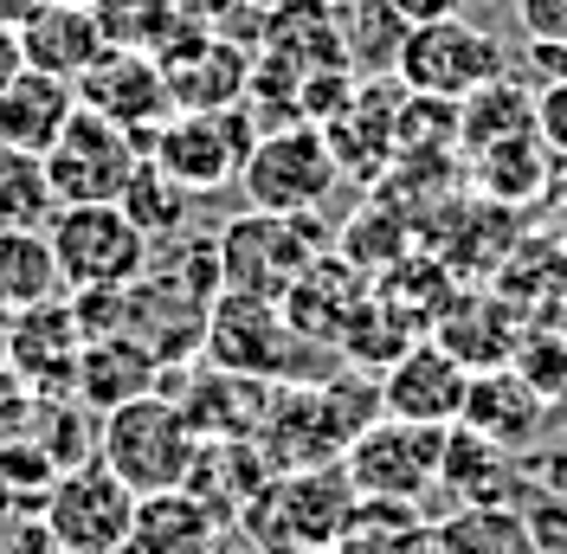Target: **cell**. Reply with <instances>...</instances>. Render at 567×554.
Returning a JSON list of instances; mask_svg holds the SVG:
<instances>
[{"label":"cell","mask_w":567,"mask_h":554,"mask_svg":"<svg viewBox=\"0 0 567 554\" xmlns=\"http://www.w3.org/2000/svg\"><path fill=\"white\" fill-rule=\"evenodd\" d=\"M354 510V484L336 464H303V471H271L258 496L239 510V535L258 554H290V548H336V529Z\"/></svg>","instance_id":"1"},{"label":"cell","mask_w":567,"mask_h":554,"mask_svg":"<svg viewBox=\"0 0 567 554\" xmlns=\"http://www.w3.org/2000/svg\"><path fill=\"white\" fill-rule=\"evenodd\" d=\"M233 187L246 194L251 213L310 219L342 187V162H336V148H329V136L317 123H278V130H258Z\"/></svg>","instance_id":"2"},{"label":"cell","mask_w":567,"mask_h":554,"mask_svg":"<svg viewBox=\"0 0 567 554\" xmlns=\"http://www.w3.org/2000/svg\"><path fill=\"white\" fill-rule=\"evenodd\" d=\"M194 425L168 393H142L130 407L97 419V458L136 496H162V490H181L187 464H194Z\"/></svg>","instance_id":"3"},{"label":"cell","mask_w":567,"mask_h":554,"mask_svg":"<svg viewBox=\"0 0 567 554\" xmlns=\"http://www.w3.org/2000/svg\"><path fill=\"white\" fill-rule=\"evenodd\" d=\"M393 71H400V84L413 91V98H445V104H464L471 91H484L491 78L509 71L503 59V45H496L491 27H477V20H425V27H406L400 39V52H393Z\"/></svg>","instance_id":"4"},{"label":"cell","mask_w":567,"mask_h":554,"mask_svg":"<svg viewBox=\"0 0 567 554\" xmlns=\"http://www.w3.org/2000/svg\"><path fill=\"white\" fill-rule=\"evenodd\" d=\"M45 239H52V258H59V277L65 290H130L155 245L130 226V213L104 201V207H59L45 219Z\"/></svg>","instance_id":"5"},{"label":"cell","mask_w":567,"mask_h":554,"mask_svg":"<svg viewBox=\"0 0 567 554\" xmlns=\"http://www.w3.org/2000/svg\"><path fill=\"white\" fill-rule=\"evenodd\" d=\"M142 155L148 148L130 130H116L110 116L78 104L39 162H45V181H52V201L59 207H104V201H116L130 187V174H136Z\"/></svg>","instance_id":"6"},{"label":"cell","mask_w":567,"mask_h":554,"mask_svg":"<svg viewBox=\"0 0 567 554\" xmlns=\"http://www.w3.org/2000/svg\"><path fill=\"white\" fill-rule=\"evenodd\" d=\"M251 142H258V123H251L239 104L175 110V116L148 136V162H155L162 174H175L187 194H219V187L239 181Z\"/></svg>","instance_id":"7"},{"label":"cell","mask_w":567,"mask_h":554,"mask_svg":"<svg viewBox=\"0 0 567 554\" xmlns=\"http://www.w3.org/2000/svg\"><path fill=\"white\" fill-rule=\"evenodd\" d=\"M219 290L233 297H258V304H284V290L303 277L317 258V239L303 219H278V213H239L219 226Z\"/></svg>","instance_id":"8"},{"label":"cell","mask_w":567,"mask_h":554,"mask_svg":"<svg viewBox=\"0 0 567 554\" xmlns=\"http://www.w3.org/2000/svg\"><path fill=\"white\" fill-rule=\"evenodd\" d=\"M136 503L142 496L110 471L104 458H84V464H71V471L52 478L39 516L52 522V535H59L65 554H123L130 548Z\"/></svg>","instance_id":"9"},{"label":"cell","mask_w":567,"mask_h":554,"mask_svg":"<svg viewBox=\"0 0 567 554\" xmlns=\"http://www.w3.org/2000/svg\"><path fill=\"white\" fill-rule=\"evenodd\" d=\"M445 432L452 425H413V419H368L342 451L354 496H393V503H420L425 490H439L445 464Z\"/></svg>","instance_id":"10"},{"label":"cell","mask_w":567,"mask_h":554,"mask_svg":"<svg viewBox=\"0 0 567 554\" xmlns=\"http://www.w3.org/2000/svg\"><path fill=\"white\" fill-rule=\"evenodd\" d=\"M78 104L110 116L116 130H130L142 148H148V136L175 116L168 78L155 65V52H142V45H104L91 65L78 71Z\"/></svg>","instance_id":"11"},{"label":"cell","mask_w":567,"mask_h":554,"mask_svg":"<svg viewBox=\"0 0 567 554\" xmlns=\"http://www.w3.org/2000/svg\"><path fill=\"white\" fill-rule=\"evenodd\" d=\"M207 355L226 375H284V361L303 348V336L290 329V316L278 304H258V297H233L219 290L207 310Z\"/></svg>","instance_id":"12"},{"label":"cell","mask_w":567,"mask_h":554,"mask_svg":"<svg viewBox=\"0 0 567 554\" xmlns=\"http://www.w3.org/2000/svg\"><path fill=\"white\" fill-rule=\"evenodd\" d=\"M78 355H84V329L71 316V297H45L33 310H13V336H7V375L45 393V400H65L71 375H78Z\"/></svg>","instance_id":"13"},{"label":"cell","mask_w":567,"mask_h":554,"mask_svg":"<svg viewBox=\"0 0 567 554\" xmlns=\"http://www.w3.org/2000/svg\"><path fill=\"white\" fill-rule=\"evenodd\" d=\"M464 393H471V368L445 342H406L388 361L381 381V407L388 419H413V425H458Z\"/></svg>","instance_id":"14"},{"label":"cell","mask_w":567,"mask_h":554,"mask_svg":"<svg viewBox=\"0 0 567 554\" xmlns=\"http://www.w3.org/2000/svg\"><path fill=\"white\" fill-rule=\"evenodd\" d=\"M162 355L142 342L136 329H116V336H91L84 355H78V375H71V400L84 413H116L142 393H162Z\"/></svg>","instance_id":"15"},{"label":"cell","mask_w":567,"mask_h":554,"mask_svg":"<svg viewBox=\"0 0 567 554\" xmlns=\"http://www.w3.org/2000/svg\"><path fill=\"white\" fill-rule=\"evenodd\" d=\"M13 39H20V65L71 78V84H78V71L110 45L97 7H84V0H39L33 13L13 27Z\"/></svg>","instance_id":"16"},{"label":"cell","mask_w":567,"mask_h":554,"mask_svg":"<svg viewBox=\"0 0 567 554\" xmlns=\"http://www.w3.org/2000/svg\"><path fill=\"white\" fill-rule=\"evenodd\" d=\"M71 110H78V84L71 78H52V71H33V65H13L0 78V142L7 148L45 155Z\"/></svg>","instance_id":"17"},{"label":"cell","mask_w":567,"mask_h":554,"mask_svg":"<svg viewBox=\"0 0 567 554\" xmlns=\"http://www.w3.org/2000/svg\"><path fill=\"white\" fill-rule=\"evenodd\" d=\"M542 419H548V400L523 375H509V368L471 375V393H464V413H458L464 432H477V439H491L503 451H523L542 432Z\"/></svg>","instance_id":"18"},{"label":"cell","mask_w":567,"mask_h":554,"mask_svg":"<svg viewBox=\"0 0 567 554\" xmlns=\"http://www.w3.org/2000/svg\"><path fill=\"white\" fill-rule=\"evenodd\" d=\"M226 522L200 510L187 490H162V496H142L136 522H130V548L123 554H207L213 535Z\"/></svg>","instance_id":"19"},{"label":"cell","mask_w":567,"mask_h":554,"mask_svg":"<svg viewBox=\"0 0 567 554\" xmlns=\"http://www.w3.org/2000/svg\"><path fill=\"white\" fill-rule=\"evenodd\" d=\"M336 554H432L420 503H393V496H354V510L336 529Z\"/></svg>","instance_id":"20"},{"label":"cell","mask_w":567,"mask_h":554,"mask_svg":"<svg viewBox=\"0 0 567 554\" xmlns=\"http://www.w3.org/2000/svg\"><path fill=\"white\" fill-rule=\"evenodd\" d=\"M439 484L458 490L464 503H516L523 496V478L509 471V451L491 445V439H477V432H464L452 425L445 432V464H439Z\"/></svg>","instance_id":"21"},{"label":"cell","mask_w":567,"mask_h":554,"mask_svg":"<svg viewBox=\"0 0 567 554\" xmlns=\"http://www.w3.org/2000/svg\"><path fill=\"white\" fill-rule=\"evenodd\" d=\"M535 130V98L529 84L516 78V71H503L491 78L484 91H471L458 104V142L477 155V148H491V142H509V136H529Z\"/></svg>","instance_id":"22"},{"label":"cell","mask_w":567,"mask_h":554,"mask_svg":"<svg viewBox=\"0 0 567 554\" xmlns=\"http://www.w3.org/2000/svg\"><path fill=\"white\" fill-rule=\"evenodd\" d=\"M477 181H484V194L496 207H523V201L555 187V155L542 148L535 130L529 136H509V142H491V148H477Z\"/></svg>","instance_id":"23"},{"label":"cell","mask_w":567,"mask_h":554,"mask_svg":"<svg viewBox=\"0 0 567 554\" xmlns=\"http://www.w3.org/2000/svg\"><path fill=\"white\" fill-rule=\"evenodd\" d=\"M45 297H65V277H59V258H52L45 226H33V233H0V304L7 310H33Z\"/></svg>","instance_id":"24"},{"label":"cell","mask_w":567,"mask_h":554,"mask_svg":"<svg viewBox=\"0 0 567 554\" xmlns=\"http://www.w3.org/2000/svg\"><path fill=\"white\" fill-rule=\"evenodd\" d=\"M194 201H200V194H187L175 174H162L148 155L136 162L130 187L116 194V207L130 213V226H136L148 245H155V239H181V233H187V213H194Z\"/></svg>","instance_id":"25"},{"label":"cell","mask_w":567,"mask_h":554,"mask_svg":"<svg viewBox=\"0 0 567 554\" xmlns=\"http://www.w3.org/2000/svg\"><path fill=\"white\" fill-rule=\"evenodd\" d=\"M432 554H535L523 510L496 503H464L452 522L432 529Z\"/></svg>","instance_id":"26"},{"label":"cell","mask_w":567,"mask_h":554,"mask_svg":"<svg viewBox=\"0 0 567 554\" xmlns=\"http://www.w3.org/2000/svg\"><path fill=\"white\" fill-rule=\"evenodd\" d=\"M52 213H59V201H52L45 162L0 142V233H33Z\"/></svg>","instance_id":"27"},{"label":"cell","mask_w":567,"mask_h":554,"mask_svg":"<svg viewBox=\"0 0 567 554\" xmlns=\"http://www.w3.org/2000/svg\"><path fill=\"white\" fill-rule=\"evenodd\" d=\"M342 258H349L361 277L368 271H393V265L406 258V226H400V213L368 207L349 233H342Z\"/></svg>","instance_id":"28"},{"label":"cell","mask_w":567,"mask_h":554,"mask_svg":"<svg viewBox=\"0 0 567 554\" xmlns=\"http://www.w3.org/2000/svg\"><path fill=\"white\" fill-rule=\"evenodd\" d=\"M0 554H65V548H59L52 522L39 516V510L13 503V510H0Z\"/></svg>","instance_id":"29"},{"label":"cell","mask_w":567,"mask_h":554,"mask_svg":"<svg viewBox=\"0 0 567 554\" xmlns=\"http://www.w3.org/2000/svg\"><path fill=\"white\" fill-rule=\"evenodd\" d=\"M535 136H542V148L555 162H567V78L535 91Z\"/></svg>","instance_id":"30"},{"label":"cell","mask_w":567,"mask_h":554,"mask_svg":"<svg viewBox=\"0 0 567 554\" xmlns=\"http://www.w3.org/2000/svg\"><path fill=\"white\" fill-rule=\"evenodd\" d=\"M509 13H516L523 39H555V45H567V0H509Z\"/></svg>","instance_id":"31"},{"label":"cell","mask_w":567,"mask_h":554,"mask_svg":"<svg viewBox=\"0 0 567 554\" xmlns=\"http://www.w3.org/2000/svg\"><path fill=\"white\" fill-rule=\"evenodd\" d=\"M529 71L542 78V84H561L567 78V45H555V39H529Z\"/></svg>","instance_id":"32"},{"label":"cell","mask_w":567,"mask_h":554,"mask_svg":"<svg viewBox=\"0 0 567 554\" xmlns=\"http://www.w3.org/2000/svg\"><path fill=\"white\" fill-rule=\"evenodd\" d=\"M388 7L406 20V27H425V20H452V13H464V0H388Z\"/></svg>","instance_id":"33"},{"label":"cell","mask_w":567,"mask_h":554,"mask_svg":"<svg viewBox=\"0 0 567 554\" xmlns=\"http://www.w3.org/2000/svg\"><path fill=\"white\" fill-rule=\"evenodd\" d=\"M207 554H258V548H251L246 535H233V529H219V535H213V548H207Z\"/></svg>","instance_id":"34"},{"label":"cell","mask_w":567,"mask_h":554,"mask_svg":"<svg viewBox=\"0 0 567 554\" xmlns=\"http://www.w3.org/2000/svg\"><path fill=\"white\" fill-rule=\"evenodd\" d=\"M7 336H13V310L0 304V368H7Z\"/></svg>","instance_id":"35"},{"label":"cell","mask_w":567,"mask_h":554,"mask_svg":"<svg viewBox=\"0 0 567 554\" xmlns=\"http://www.w3.org/2000/svg\"><path fill=\"white\" fill-rule=\"evenodd\" d=\"M290 554H336V548H290Z\"/></svg>","instance_id":"36"},{"label":"cell","mask_w":567,"mask_h":554,"mask_svg":"<svg viewBox=\"0 0 567 554\" xmlns=\"http://www.w3.org/2000/svg\"><path fill=\"white\" fill-rule=\"evenodd\" d=\"M0 510H7V503H0Z\"/></svg>","instance_id":"37"}]
</instances>
